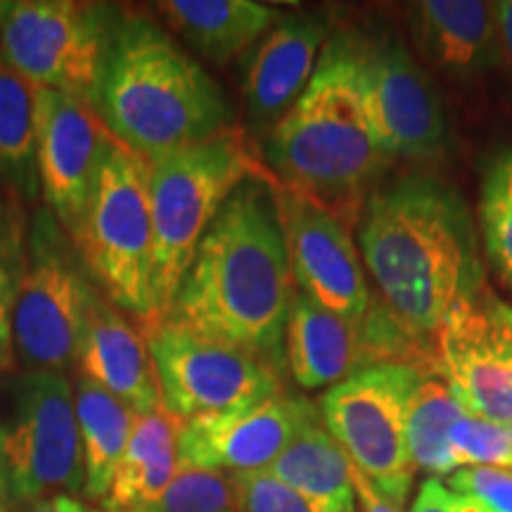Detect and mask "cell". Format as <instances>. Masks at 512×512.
Masks as SVG:
<instances>
[{
    "mask_svg": "<svg viewBox=\"0 0 512 512\" xmlns=\"http://www.w3.org/2000/svg\"><path fill=\"white\" fill-rule=\"evenodd\" d=\"M294 294L278 183L256 176L211 221L164 318L280 373Z\"/></svg>",
    "mask_w": 512,
    "mask_h": 512,
    "instance_id": "obj_1",
    "label": "cell"
},
{
    "mask_svg": "<svg viewBox=\"0 0 512 512\" xmlns=\"http://www.w3.org/2000/svg\"><path fill=\"white\" fill-rule=\"evenodd\" d=\"M358 242L382 302L425 337L437 339L448 313L486 287L472 211L434 176L411 174L370 192Z\"/></svg>",
    "mask_w": 512,
    "mask_h": 512,
    "instance_id": "obj_2",
    "label": "cell"
},
{
    "mask_svg": "<svg viewBox=\"0 0 512 512\" xmlns=\"http://www.w3.org/2000/svg\"><path fill=\"white\" fill-rule=\"evenodd\" d=\"M266 169L287 192L354 223L363 195L389 159L377 140L358 88L354 34L325 43L309 86L266 140Z\"/></svg>",
    "mask_w": 512,
    "mask_h": 512,
    "instance_id": "obj_3",
    "label": "cell"
},
{
    "mask_svg": "<svg viewBox=\"0 0 512 512\" xmlns=\"http://www.w3.org/2000/svg\"><path fill=\"white\" fill-rule=\"evenodd\" d=\"M91 107L114 140L145 159L230 126L221 86L145 15H121Z\"/></svg>",
    "mask_w": 512,
    "mask_h": 512,
    "instance_id": "obj_4",
    "label": "cell"
},
{
    "mask_svg": "<svg viewBox=\"0 0 512 512\" xmlns=\"http://www.w3.org/2000/svg\"><path fill=\"white\" fill-rule=\"evenodd\" d=\"M152 207V309L169 313L197 245L228 197L256 176H271L238 126L202 143L147 159ZM150 318V320H152Z\"/></svg>",
    "mask_w": 512,
    "mask_h": 512,
    "instance_id": "obj_5",
    "label": "cell"
},
{
    "mask_svg": "<svg viewBox=\"0 0 512 512\" xmlns=\"http://www.w3.org/2000/svg\"><path fill=\"white\" fill-rule=\"evenodd\" d=\"M72 240L95 287L117 309L140 323L155 316L150 164L143 155L112 140Z\"/></svg>",
    "mask_w": 512,
    "mask_h": 512,
    "instance_id": "obj_6",
    "label": "cell"
},
{
    "mask_svg": "<svg viewBox=\"0 0 512 512\" xmlns=\"http://www.w3.org/2000/svg\"><path fill=\"white\" fill-rule=\"evenodd\" d=\"M83 446L67 373L22 370L0 382V496L31 505L83 491Z\"/></svg>",
    "mask_w": 512,
    "mask_h": 512,
    "instance_id": "obj_7",
    "label": "cell"
},
{
    "mask_svg": "<svg viewBox=\"0 0 512 512\" xmlns=\"http://www.w3.org/2000/svg\"><path fill=\"white\" fill-rule=\"evenodd\" d=\"M119 12L76 0H3L0 60L34 88L91 105Z\"/></svg>",
    "mask_w": 512,
    "mask_h": 512,
    "instance_id": "obj_8",
    "label": "cell"
},
{
    "mask_svg": "<svg viewBox=\"0 0 512 512\" xmlns=\"http://www.w3.org/2000/svg\"><path fill=\"white\" fill-rule=\"evenodd\" d=\"M434 375L406 363H375L337 382L320 399V415L351 465L394 505L411 494L415 467L406 422L422 377Z\"/></svg>",
    "mask_w": 512,
    "mask_h": 512,
    "instance_id": "obj_9",
    "label": "cell"
},
{
    "mask_svg": "<svg viewBox=\"0 0 512 512\" xmlns=\"http://www.w3.org/2000/svg\"><path fill=\"white\" fill-rule=\"evenodd\" d=\"M93 290L72 235L46 207L36 209L12 323V344L24 368L64 373L72 366Z\"/></svg>",
    "mask_w": 512,
    "mask_h": 512,
    "instance_id": "obj_10",
    "label": "cell"
},
{
    "mask_svg": "<svg viewBox=\"0 0 512 512\" xmlns=\"http://www.w3.org/2000/svg\"><path fill=\"white\" fill-rule=\"evenodd\" d=\"M140 332L155 358L164 411L178 420L240 411L283 394L278 370L247 351L169 318L143 320Z\"/></svg>",
    "mask_w": 512,
    "mask_h": 512,
    "instance_id": "obj_11",
    "label": "cell"
},
{
    "mask_svg": "<svg viewBox=\"0 0 512 512\" xmlns=\"http://www.w3.org/2000/svg\"><path fill=\"white\" fill-rule=\"evenodd\" d=\"M358 88L389 159H437L448 145L444 105L430 74L401 38L354 36Z\"/></svg>",
    "mask_w": 512,
    "mask_h": 512,
    "instance_id": "obj_12",
    "label": "cell"
},
{
    "mask_svg": "<svg viewBox=\"0 0 512 512\" xmlns=\"http://www.w3.org/2000/svg\"><path fill=\"white\" fill-rule=\"evenodd\" d=\"M437 368L470 415L512 427V306L489 287L448 313Z\"/></svg>",
    "mask_w": 512,
    "mask_h": 512,
    "instance_id": "obj_13",
    "label": "cell"
},
{
    "mask_svg": "<svg viewBox=\"0 0 512 512\" xmlns=\"http://www.w3.org/2000/svg\"><path fill=\"white\" fill-rule=\"evenodd\" d=\"M36 128L43 207L74 235L114 138L86 100L48 88H36Z\"/></svg>",
    "mask_w": 512,
    "mask_h": 512,
    "instance_id": "obj_14",
    "label": "cell"
},
{
    "mask_svg": "<svg viewBox=\"0 0 512 512\" xmlns=\"http://www.w3.org/2000/svg\"><path fill=\"white\" fill-rule=\"evenodd\" d=\"M320 411L302 396L278 394L240 411L181 420L178 467L226 475L268 470Z\"/></svg>",
    "mask_w": 512,
    "mask_h": 512,
    "instance_id": "obj_15",
    "label": "cell"
},
{
    "mask_svg": "<svg viewBox=\"0 0 512 512\" xmlns=\"http://www.w3.org/2000/svg\"><path fill=\"white\" fill-rule=\"evenodd\" d=\"M278 202L292 278L299 292L344 318H366L370 290L347 223L280 185Z\"/></svg>",
    "mask_w": 512,
    "mask_h": 512,
    "instance_id": "obj_16",
    "label": "cell"
},
{
    "mask_svg": "<svg viewBox=\"0 0 512 512\" xmlns=\"http://www.w3.org/2000/svg\"><path fill=\"white\" fill-rule=\"evenodd\" d=\"M328 22L318 15L290 12L247 53L242 95L256 131H273L290 112L316 72Z\"/></svg>",
    "mask_w": 512,
    "mask_h": 512,
    "instance_id": "obj_17",
    "label": "cell"
},
{
    "mask_svg": "<svg viewBox=\"0 0 512 512\" xmlns=\"http://www.w3.org/2000/svg\"><path fill=\"white\" fill-rule=\"evenodd\" d=\"M79 373L131 408L136 415L162 411L155 358L145 335L95 287L76 351Z\"/></svg>",
    "mask_w": 512,
    "mask_h": 512,
    "instance_id": "obj_18",
    "label": "cell"
},
{
    "mask_svg": "<svg viewBox=\"0 0 512 512\" xmlns=\"http://www.w3.org/2000/svg\"><path fill=\"white\" fill-rule=\"evenodd\" d=\"M420 53L458 81H475L503 62L498 3L425 0L411 17Z\"/></svg>",
    "mask_w": 512,
    "mask_h": 512,
    "instance_id": "obj_19",
    "label": "cell"
},
{
    "mask_svg": "<svg viewBox=\"0 0 512 512\" xmlns=\"http://www.w3.org/2000/svg\"><path fill=\"white\" fill-rule=\"evenodd\" d=\"M285 361L302 389L335 387L368 368L363 318H344L297 292L287 316Z\"/></svg>",
    "mask_w": 512,
    "mask_h": 512,
    "instance_id": "obj_20",
    "label": "cell"
},
{
    "mask_svg": "<svg viewBox=\"0 0 512 512\" xmlns=\"http://www.w3.org/2000/svg\"><path fill=\"white\" fill-rule=\"evenodd\" d=\"M155 8L195 53L216 64L249 53L283 17L252 0H164Z\"/></svg>",
    "mask_w": 512,
    "mask_h": 512,
    "instance_id": "obj_21",
    "label": "cell"
},
{
    "mask_svg": "<svg viewBox=\"0 0 512 512\" xmlns=\"http://www.w3.org/2000/svg\"><path fill=\"white\" fill-rule=\"evenodd\" d=\"M181 420L162 411L138 415L124 458L98 512H145L178 472Z\"/></svg>",
    "mask_w": 512,
    "mask_h": 512,
    "instance_id": "obj_22",
    "label": "cell"
},
{
    "mask_svg": "<svg viewBox=\"0 0 512 512\" xmlns=\"http://www.w3.org/2000/svg\"><path fill=\"white\" fill-rule=\"evenodd\" d=\"M268 472L292 486L320 512H356L351 460L320 418L292 439Z\"/></svg>",
    "mask_w": 512,
    "mask_h": 512,
    "instance_id": "obj_23",
    "label": "cell"
},
{
    "mask_svg": "<svg viewBox=\"0 0 512 512\" xmlns=\"http://www.w3.org/2000/svg\"><path fill=\"white\" fill-rule=\"evenodd\" d=\"M74 403L86 470L83 496L100 503L110 489L114 470L124 458L138 415L81 373L76 375Z\"/></svg>",
    "mask_w": 512,
    "mask_h": 512,
    "instance_id": "obj_24",
    "label": "cell"
},
{
    "mask_svg": "<svg viewBox=\"0 0 512 512\" xmlns=\"http://www.w3.org/2000/svg\"><path fill=\"white\" fill-rule=\"evenodd\" d=\"M0 183L19 204L41 195L36 88L0 62Z\"/></svg>",
    "mask_w": 512,
    "mask_h": 512,
    "instance_id": "obj_25",
    "label": "cell"
},
{
    "mask_svg": "<svg viewBox=\"0 0 512 512\" xmlns=\"http://www.w3.org/2000/svg\"><path fill=\"white\" fill-rule=\"evenodd\" d=\"M465 413L463 403L453 396L444 377H422L408 408L406 422V444L415 470L434 477L451 475L456 470L451 446H448V432L453 422L463 418Z\"/></svg>",
    "mask_w": 512,
    "mask_h": 512,
    "instance_id": "obj_26",
    "label": "cell"
},
{
    "mask_svg": "<svg viewBox=\"0 0 512 512\" xmlns=\"http://www.w3.org/2000/svg\"><path fill=\"white\" fill-rule=\"evenodd\" d=\"M479 226L489 264L512 292V147L501 152L486 169Z\"/></svg>",
    "mask_w": 512,
    "mask_h": 512,
    "instance_id": "obj_27",
    "label": "cell"
},
{
    "mask_svg": "<svg viewBox=\"0 0 512 512\" xmlns=\"http://www.w3.org/2000/svg\"><path fill=\"white\" fill-rule=\"evenodd\" d=\"M27 261V223L22 219L19 202L0 200V375L10 373L15 344L12 323Z\"/></svg>",
    "mask_w": 512,
    "mask_h": 512,
    "instance_id": "obj_28",
    "label": "cell"
},
{
    "mask_svg": "<svg viewBox=\"0 0 512 512\" xmlns=\"http://www.w3.org/2000/svg\"><path fill=\"white\" fill-rule=\"evenodd\" d=\"M145 512H238L233 477L219 470L178 467L164 494Z\"/></svg>",
    "mask_w": 512,
    "mask_h": 512,
    "instance_id": "obj_29",
    "label": "cell"
},
{
    "mask_svg": "<svg viewBox=\"0 0 512 512\" xmlns=\"http://www.w3.org/2000/svg\"><path fill=\"white\" fill-rule=\"evenodd\" d=\"M448 446L456 467H510L512 427L465 413L453 422Z\"/></svg>",
    "mask_w": 512,
    "mask_h": 512,
    "instance_id": "obj_30",
    "label": "cell"
},
{
    "mask_svg": "<svg viewBox=\"0 0 512 512\" xmlns=\"http://www.w3.org/2000/svg\"><path fill=\"white\" fill-rule=\"evenodd\" d=\"M230 477H233L238 512H320L316 505L268 470Z\"/></svg>",
    "mask_w": 512,
    "mask_h": 512,
    "instance_id": "obj_31",
    "label": "cell"
},
{
    "mask_svg": "<svg viewBox=\"0 0 512 512\" xmlns=\"http://www.w3.org/2000/svg\"><path fill=\"white\" fill-rule=\"evenodd\" d=\"M446 486L475 498L489 512H512V470L505 467H463L448 477Z\"/></svg>",
    "mask_w": 512,
    "mask_h": 512,
    "instance_id": "obj_32",
    "label": "cell"
},
{
    "mask_svg": "<svg viewBox=\"0 0 512 512\" xmlns=\"http://www.w3.org/2000/svg\"><path fill=\"white\" fill-rule=\"evenodd\" d=\"M411 512H489L475 498L460 496L437 477L425 479L415 496Z\"/></svg>",
    "mask_w": 512,
    "mask_h": 512,
    "instance_id": "obj_33",
    "label": "cell"
},
{
    "mask_svg": "<svg viewBox=\"0 0 512 512\" xmlns=\"http://www.w3.org/2000/svg\"><path fill=\"white\" fill-rule=\"evenodd\" d=\"M351 482H354L356 501L361 503L363 512H403L399 505H394L389 498H384L354 465H351Z\"/></svg>",
    "mask_w": 512,
    "mask_h": 512,
    "instance_id": "obj_34",
    "label": "cell"
},
{
    "mask_svg": "<svg viewBox=\"0 0 512 512\" xmlns=\"http://www.w3.org/2000/svg\"><path fill=\"white\" fill-rule=\"evenodd\" d=\"M22 512H93V510L86 508L79 498L69 494H57V496L43 498V501L24 505Z\"/></svg>",
    "mask_w": 512,
    "mask_h": 512,
    "instance_id": "obj_35",
    "label": "cell"
},
{
    "mask_svg": "<svg viewBox=\"0 0 512 512\" xmlns=\"http://www.w3.org/2000/svg\"><path fill=\"white\" fill-rule=\"evenodd\" d=\"M498 27H501L503 55L508 57L512 69V0L498 3Z\"/></svg>",
    "mask_w": 512,
    "mask_h": 512,
    "instance_id": "obj_36",
    "label": "cell"
},
{
    "mask_svg": "<svg viewBox=\"0 0 512 512\" xmlns=\"http://www.w3.org/2000/svg\"><path fill=\"white\" fill-rule=\"evenodd\" d=\"M0 512H8V503L3 501V496H0Z\"/></svg>",
    "mask_w": 512,
    "mask_h": 512,
    "instance_id": "obj_37",
    "label": "cell"
},
{
    "mask_svg": "<svg viewBox=\"0 0 512 512\" xmlns=\"http://www.w3.org/2000/svg\"><path fill=\"white\" fill-rule=\"evenodd\" d=\"M510 470H512V460H510Z\"/></svg>",
    "mask_w": 512,
    "mask_h": 512,
    "instance_id": "obj_38",
    "label": "cell"
}]
</instances>
